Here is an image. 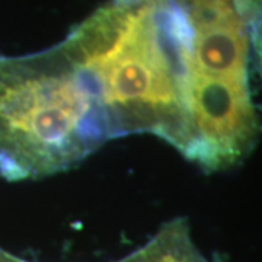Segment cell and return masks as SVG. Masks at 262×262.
<instances>
[{
  "label": "cell",
  "instance_id": "5b68a950",
  "mask_svg": "<svg viewBox=\"0 0 262 262\" xmlns=\"http://www.w3.org/2000/svg\"><path fill=\"white\" fill-rule=\"evenodd\" d=\"M239 13L244 16L245 22L252 32L253 38L259 42V13L261 0H233Z\"/></svg>",
  "mask_w": 262,
  "mask_h": 262
},
{
  "label": "cell",
  "instance_id": "3957f363",
  "mask_svg": "<svg viewBox=\"0 0 262 262\" xmlns=\"http://www.w3.org/2000/svg\"><path fill=\"white\" fill-rule=\"evenodd\" d=\"M175 2L191 28V162L207 172L227 169L246 159L258 141L252 86V54L258 41L233 0Z\"/></svg>",
  "mask_w": 262,
  "mask_h": 262
},
{
  "label": "cell",
  "instance_id": "7a4b0ae2",
  "mask_svg": "<svg viewBox=\"0 0 262 262\" xmlns=\"http://www.w3.org/2000/svg\"><path fill=\"white\" fill-rule=\"evenodd\" d=\"M114 139L60 44L0 56V175L38 179L73 168Z\"/></svg>",
  "mask_w": 262,
  "mask_h": 262
},
{
  "label": "cell",
  "instance_id": "6da1fadb",
  "mask_svg": "<svg viewBox=\"0 0 262 262\" xmlns=\"http://www.w3.org/2000/svg\"><path fill=\"white\" fill-rule=\"evenodd\" d=\"M60 46L114 139L153 134L191 160V28L175 0H111Z\"/></svg>",
  "mask_w": 262,
  "mask_h": 262
},
{
  "label": "cell",
  "instance_id": "8992f818",
  "mask_svg": "<svg viewBox=\"0 0 262 262\" xmlns=\"http://www.w3.org/2000/svg\"><path fill=\"white\" fill-rule=\"evenodd\" d=\"M0 262H9V256H8V252L5 249L0 248ZM15 262H18V258L15 259Z\"/></svg>",
  "mask_w": 262,
  "mask_h": 262
},
{
  "label": "cell",
  "instance_id": "277c9868",
  "mask_svg": "<svg viewBox=\"0 0 262 262\" xmlns=\"http://www.w3.org/2000/svg\"><path fill=\"white\" fill-rule=\"evenodd\" d=\"M117 262H213L196 249L185 220H172L144 246Z\"/></svg>",
  "mask_w": 262,
  "mask_h": 262
}]
</instances>
